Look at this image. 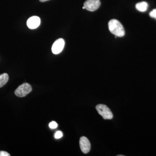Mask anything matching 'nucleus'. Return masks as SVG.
<instances>
[{
    "instance_id": "2",
    "label": "nucleus",
    "mask_w": 156,
    "mask_h": 156,
    "mask_svg": "<svg viewBox=\"0 0 156 156\" xmlns=\"http://www.w3.org/2000/svg\"><path fill=\"white\" fill-rule=\"evenodd\" d=\"M96 109L98 114L101 115L104 119H112L113 114L108 107L103 104L98 105Z\"/></svg>"
},
{
    "instance_id": "14",
    "label": "nucleus",
    "mask_w": 156,
    "mask_h": 156,
    "mask_svg": "<svg viewBox=\"0 0 156 156\" xmlns=\"http://www.w3.org/2000/svg\"><path fill=\"white\" fill-rule=\"evenodd\" d=\"M48 1H49V0H40V2H47Z\"/></svg>"
},
{
    "instance_id": "7",
    "label": "nucleus",
    "mask_w": 156,
    "mask_h": 156,
    "mask_svg": "<svg viewBox=\"0 0 156 156\" xmlns=\"http://www.w3.org/2000/svg\"><path fill=\"white\" fill-rule=\"evenodd\" d=\"M41 24V19L37 16H33L30 17L27 20V24L31 29L37 28Z\"/></svg>"
},
{
    "instance_id": "10",
    "label": "nucleus",
    "mask_w": 156,
    "mask_h": 156,
    "mask_svg": "<svg viewBox=\"0 0 156 156\" xmlns=\"http://www.w3.org/2000/svg\"><path fill=\"white\" fill-rule=\"evenodd\" d=\"M62 136H63V134L61 131H57L55 133L54 137L56 139H59L62 137Z\"/></svg>"
},
{
    "instance_id": "8",
    "label": "nucleus",
    "mask_w": 156,
    "mask_h": 156,
    "mask_svg": "<svg viewBox=\"0 0 156 156\" xmlns=\"http://www.w3.org/2000/svg\"><path fill=\"white\" fill-rule=\"evenodd\" d=\"M148 6V5L147 3L143 2L136 4V8L138 11L140 12H144L147 10Z\"/></svg>"
},
{
    "instance_id": "11",
    "label": "nucleus",
    "mask_w": 156,
    "mask_h": 156,
    "mask_svg": "<svg viewBox=\"0 0 156 156\" xmlns=\"http://www.w3.org/2000/svg\"><path fill=\"white\" fill-rule=\"evenodd\" d=\"M57 126H58V125H57V123L56 122H54V121H53V122H51L49 124V127L51 129H55L57 128Z\"/></svg>"
},
{
    "instance_id": "1",
    "label": "nucleus",
    "mask_w": 156,
    "mask_h": 156,
    "mask_svg": "<svg viewBox=\"0 0 156 156\" xmlns=\"http://www.w3.org/2000/svg\"><path fill=\"white\" fill-rule=\"evenodd\" d=\"M110 31L116 37H122L125 35V31L122 25L117 20L112 19L108 23Z\"/></svg>"
},
{
    "instance_id": "15",
    "label": "nucleus",
    "mask_w": 156,
    "mask_h": 156,
    "mask_svg": "<svg viewBox=\"0 0 156 156\" xmlns=\"http://www.w3.org/2000/svg\"><path fill=\"white\" fill-rule=\"evenodd\" d=\"M125 155H118L117 156H124Z\"/></svg>"
},
{
    "instance_id": "4",
    "label": "nucleus",
    "mask_w": 156,
    "mask_h": 156,
    "mask_svg": "<svg viewBox=\"0 0 156 156\" xmlns=\"http://www.w3.org/2000/svg\"><path fill=\"white\" fill-rule=\"evenodd\" d=\"M101 5L99 0H87L84 3V7L88 11H94L99 8Z\"/></svg>"
},
{
    "instance_id": "6",
    "label": "nucleus",
    "mask_w": 156,
    "mask_h": 156,
    "mask_svg": "<svg viewBox=\"0 0 156 156\" xmlns=\"http://www.w3.org/2000/svg\"><path fill=\"white\" fill-rule=\"evenodd\" d=\"M80 145L81 151L84 154L89 152L91 149V144L89 140L85 136H82L80 140Z\"/></svg>"
},
{
    "instance_id": "5",
    "label": "nucleus",
    "mask_w": 156,
    "mask_h": 156,
    "mask_svg": "<svg viewBox=\"0 0 156 156\" xmlns=\"http://www.w3.org/2000/svg\"><path fill=\"white\" fill-rule=\"evenodd\" d=\"M65 45V41L63 39H57L54 42L52 47V51L53 54H58L63 50Z\"/></svg>"
},
{
    "instance_id": "3",
    "label": "nucleus",
    "mask_w": 156,
    "mask_h": 156,
    "mask_svg": "<svg viewBox=\"0 0 156 156\" xmlns=\"http://www.w3.org/2000/svg\"><path fill=\"white\" fill-rule=\"evenodd\" d=\"M31 85L27 83H24L19 86L14 92L15 95L19 97H25L32 91Z\"/></svg>"
},
{
    "instance_id": "12",
    "label": "nucleus",
    "mask_w": 156,
    "mask_h": 156,
    "mask_svg": "<svg viewBox=\"0 0 156 156\" xmlns=\"http://www.w3.org/2000/svg\"><path fill=\"white\" fill-rule=\"evenodd\" d=\"M150 16L156 19V9H154L149 14Z\"/></svg>"
},
{
    "instance_id": "9",
    "label": "nucleus",
    "mask_w": 156,
    "mask_h": 156,
    "mask_svg": "<svg viewBox=\"0 0 156 156\" xmlns=\"http://www.w3.org/2000/svg\"><path fill=\"white\" fill-rule=\"evenodd\" d=\"M9 80V76L8 74L5 73L0 75V88L4 87Z\"/></svg>"
},
{
    "instance_id": "13",
    "label": "nucleus",
    "mask_w": 156,
    "mask_h": 156,
    "mask_svg": "<svg viewBox=\"0 0 156 156\" xmlns=\"http://www.w3.org/2000/svg\"><path fill=\"white\" fill-rule=\"evenodd\" d=\"M11 155L5 151H0V156H10Z\"/></svg>"
}]
</instances>
